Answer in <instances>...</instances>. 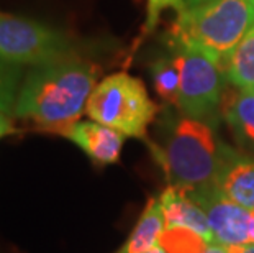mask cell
<instances>
[{"instance_id":"6da1fadb","label":"cell","mask_w":254,"mask_h":253,"mask_svg":"<svg viewBox=\"0 0 254 253\" xmlns=\"http://www.w3.org/2000/svg\"><path fill=\"white\" fill-rule=\"evenodd\" d=\"M97 78L99 68L77 51L31 66L21 83L13 117L64 137L85 112Z\"/></svg>"},{"instance_id":"5bb4252c","label":"cell","mask_w":254,"mask_h":253,"mask_svg":"<svg viewBox=\"0 0 254 253\" xmlns=\"http://www.w3.org/2000/svg\"><path fill=\"white\" fill-rule=\"evenodd\" d=\"M154 89L161 99L169 105H177L179 99V69L172 56H161L151 64Z\"/></svg>"},{"instance_id":"7a4b0ae2","label":"cell","mask_w":254,"mask_h":253,"mask_svg":"<svg viewBox=\"0 0 254 253\" xmlns=\"http://www.w3.org/2000/svg\"><path fill=\"white\" fill-rule=\"evenodd\" d=\"M169 186L186 192L217 187L230 147L220 142L213 123L182 115L171 120L161 145H151Z\"/></svg>"},{"instance_id":"8992f818","label":"cell","mask_w":254,"mask_h":253,"mask_svg":"<svg viewBox=\"0 0 254 253\" xmlns=\"http://www.w3.org/2000/svg\"><path fill=\"white\" fill-rule=\"evenodd\" d=\"M72 41L41 21L0 12V59L18 66H38L71 55Z\"/></svg>"},{"instance_id":"3957f363","label":"cell","mask_w":254,"mask_h":253,"mask_svg":"<svg viewBox=\"0 0 254 253\" xmlns=\"http://www.w3.org/2000/svg\"><path fill=\"white\" fill-rule=\"evenodd\" d=\"M254 25V0H208L177 13L171 41L197 46L226 71L235 48Z\"/></svg>"},{"instance_id":"8fae6325","label":"cell","mask_w":254,"mask_h":253,"mask_svg":"<svg viewBox=\"0 0 254 253\" xmlns=\"http://www.w3.org/2000/svg\"><path fill=\"white\" fill-rule=\"evenodd\" d=\"M221 114L243 148L254 152V90L236 89L225 95Z\"/></svg>"},{"instance_id":"ffe728a7","label":"cell","mask_w":254,"mask_h":253,"mask_svg":"<svg viewBox=\"0 0 254 253\" xmlns=\"http://www.w3.org/2000/svg\"><path fill=\"white\" fill-rule=\"evenodd\" d=\"M205 2H208V0H184V7H186V10H189L193 7H198V5H202Z\"/></svg>"},{"instance_id":"9a60e30c","label":"cell","mask_w":254,"mask_h":253,"mask_svg":"<svg viewBox=\"0 0 254 253\" xmlns=\"http://www.w3.org/2000/svg\"><path fill=\"white\" fill-rule=\"evenodd\" d=\"M159 245L167 253H205L210 244L189 227L164 229L159 237Z\"/></svg>"},{"instance_id":"4fadbf2b","label":"cell","mask_w":254,"mask_h":253,"mask_svg":"<svg viewBox=\"0 0 254 253\" xmlns=\"http://www.w3.org/2000/svg\"><path fill=\"white\" fill-rule=\"evenodd\" d=\"M226 79L236 89L254 90V25L235 48L226 66Z\"/></svg>"},{"instance_id":"5b68a950","label":"cell","mask_w":254,"mask_h":253,"mask_svg":"<svg viewBox=\"0 0 254 253\" xmlns=\"http://www.w3.org/2000/svg\"><path fill=\"white\" fill-rule=\"evenodd\" d=\"M172 58L179 69V99L182 115L213 123L221 112L226 71L197 46L174 45Z\"/></svg>"},{"instance_id":"603a6c76","label":"cell","mask_w":254,"mask_h":253,"mask_svg":"<svg viewBox=\"0 0 254 253\" xmlns=\"http://www.w3.org/2000/svg\"><path fill=\"white\" fill-rule=\"evenodd\" d=\"M0 138H3V137H2V135H0Z\"/></svg>"},{"instance_id":"2e32d148","label":"cell","mask_w":254,"mask_h":253,"mask_svg":"<svg viewBox=\"0 0 254 253\" xmlns=\"http://www.w3.org/2000/svg\"><path fill=\"white\" fill-rule=\"evenodd\" d=\"M23 66L0 59V112L12 117L23 78Z\"/></svg>"},{"instance_id":"d6986e66","label":"cell","mask_w":254,"mask_h":253,"mask_svg":"<svg viewBox=\"0 0 254 253\" xmlns=\"http://www.w3.org/2000/svg\"><path fill=\"white\" fill-rule=\"evenodd\" d=\"M226 253H254V242L251 244H243V245H230L223 247Z\"/></svg>"},{"instance_id":"ac0fdd59","label":"cell","mask_w":254,"mask_h":253,"mask_svg":"<svg viewBox=\"0 0 254 253\" xmlns=\"http://www.w3.org/2000/svg\"><path fill=\"white\" fill-rule=\"evenodd\" d=\"M15 132H17V130H15L10 115L2 114V112H0V135H2V137H8V135H13Z\"/></svg>"},{"instance_id":"44dd1931","label":"cell","mask_w":254,"mask_h":253,"mask_svg":"<svg viewBox=\"0 0 254 253\" xmlns=\"http://www.w3.org/2000/svg\"><path fill=\"white\" fill-rule=\"evenodd\" d=\"M205 253H226V250L221 245H210Z\"/></svg>"},{"instance_id":"7402d4cb","label":"cell","mask_w":254,"mask_h":253,"mask_svg":"<svg viewBox=\"0 0 254 253\" xmlns=\"http://www.w3.org/2000/svg\"><path fill=\"white\" fill-rule=\"evenodd\" d=\"M144 253H167V252H166V250L163 249V247H161V245L158 244L156 247H153V249L148 250V252H144Z\"/></svg>"},{"instance_id":"277c9868","label":"cell","mask_w":254,"mask_h":253,"mask_svg":"<svg viewBox=\"0 0 254 253\" xmlns=\"http://www.w3.org/2000/svg\"><path fill=\"white\" fill-rule=\"evenodd\" d=\"M90 120L115 128L125 137L146 138L158 105L149 99L141 79L128 73H113L97 83L85 105Z\"/></svg>"},{"instance_id":"52a82bcc","label":"cell","mask_w":254,"mask_h":253,"mask_svg":"<svg viewBox=\"0 0 254 253\" xmlns=\"http://www.w3.org/2000/svg\"><path fill=\"white\" fill-rule=\"evenodd\" d=\"M186 194L197 202L207 215L215 245L230 247L254 242V212L230 201L218 191V187Z\"/></svg>"},{"instance_id":"9c48e42d","label":"cell","mask_w":254,"mask_h":253,"mask_svg":"<svg viewBox=\"0 0 254 253\" xmlns=\"http://www.w3.org/2000/svg\"><path fill=\"white\" fill-rule=\"evenodd\" d=\"M161 209L164 214L166 229L172 227H189L202 235L210 245H215L213 232L210 229L208 219L202 207L193 202L182 189L174 186H167L159 196Z\"/></svg>"},{"instance_id":"7c38bea8","label":"cell","mask_w":254,"mask_h":253,"mask_svg":"<svg viewBox=\"0 0 254 253\" xmlns=\"http://www.w3.org/2000/svg\"><path fill=\"white\" fill-rule=\"evenodd\" d=\"M164 229V214L161 209L159 197H149L120 253H144L151 250L159 244V237L163 235Z\"/></svg>"},{"instance_id":"ba28073f","label":"cell","mask_w":254,"mask_h":253,"mask_svg":"<svg viewBox=\"0 0 254 253\" xmlns=\"http://www.w3.org/2000/svg\"><path fill=\"white\" fill-rule=\"evenodd\" d=\"M97 166L115 165L120 160L125 135L95 120H79L64 133Z\"/></svg>"},{"instance_id":"30bf717a","label":"cell","mask_w":254,"mask_h":253,"mask_svg":"<svg viewBox=\"0 0 254 253\" xmlns=\"http://www.w3.org/2000/svg\"><path fill=\"white\" fill-rule=\"evenodd\" d=\"M217 187L230 201L254 212V160L231 150L221 168Z\"/></svg>"},{"instance_id":"e0dca14e","label":"cell","mask_w":254,"mask_h":253,"mask_svg":"<svg viewBox=\"0 0 254 253\" xmlns=\"http://www.w3.org/2000/svg\"><path fill=\"white\" fill-rule=\"evenodd\" d=\"M166 8L176 10L177 13H181L186 10V7H184V0H148V7H146V21L143 26V36H148L149 33H153L154 28L158 26L161 13H163Z\"/></svg>"}]
</instances>
